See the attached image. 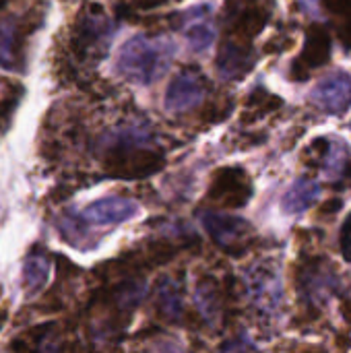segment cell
Masks as SVG:
<instances>
[{
	"mask_svg": "<svg viewBox=\"0 0 351 353\" xmlns=\"http://www.w3.org/2000/svg\"><path fill=\"white\" fill-rule=\"evenodd\" d=\"M319 196H321V186H319L314 180L300 178V180H296V182L288 188V192L283 194L281 207H283L285 213L296 215V213L306 211L312 203H317Z\"/></svg>",
	"mask_w": 351,
	"mask_h": 353,
	"instance_id": "obj_10",
	"label": "cell"
},
{
	"mask_svg": "<svg viewBox=\"0 0 351 353\" xmlns=\"http://www.w3.org/2000/svg\"><path fill=\"white\" fill-rule=\"evenodd\" d=\"M176 56V43L166 37H130L118 54L116 72L137 85H151L161 79Z\"/></svg>",
	"mask_w": 351,
	"mask_h": 353,
	"instance_id": "obj_1",
	"label": "cell"
},
{
	"mask_svg": "<svg viewBox=\"0 0 351 353\" xmlns=\"http://www.w3.org/2000/svg\"><path fill=\"white\" fill-rule=\"evenodd\" d=\"M310 99L327 114H343L351 105V77L348 72H331L317 83Z\"/></svg>",
	"mask_w": 351,
	"mask_h": 353,
	"instance_id": "obj_5",
	"label": "cell"
},
{
	"mask_svg": "<svg viewBox=\"0 0 351 353\" xmlns=\"http://www.w3.org/2000/svg\"><path fill=\"white\" fill-rule=\"evenodd\" d=\"M203 225L207 234L228 252H242L252 238V228L246 223V219L234 215L205 213Z\"/></svg>",
	"mask_w": 351,
	"mask_h": 353,
	"instance_id": "obj_4",
	"label": "cell"
},
{
	"mask_svg": "<svg viewBox=\"0 0 351 353\" xmlns=\"http://www.w3.org/2000/svg\"><path fill=\"white\" fill-rule=\"evenodd\" d=\"M182 29L192 52H207L215 41V27L211 23L209 6H194L182 12Z\"/></svg>",
	"mask_w": 351,
	"mask_h": 353,
	"instance_id": "obj_7",
	"label": "cell"
},
{
	"mask_svg": "<svg viewBox=\"0 0 351 353\" xmlns=\"http://www.w3.org/2000/svg\"><path fill=\"white\" fill-rule=\"evenodd\" d=\"M157 298H159V306L163 308V312L170 319H178L182 312V304H180V290L172 279H161L159 281V290H157Z\"/></svg>",
	"mask_w": 351,
	"mask_h": 353,
	"instance_id": "obj_13",
	"label": "cell"
},
{
	"mask_svg": "<svg viewBox=\"0 0 351 353\" xmlns=\"http://www.w3.org/2000/svg\"><path fill=\"white\" fill-rule=\"evenodd\" d=\"M4 2H6V0H0V8H2V6H4Z\"/></svg>",
	"mask_w": 351,
	"mask_h": 353,
	"instance_id": "obj_16",
	"label": "cell"
},
{
	"mask_svg": "<svg viewBox=\"0 0 351 353\" xmlns=\"http://www.w3.org/2000/svg\"><path fill=\"white\" fill-rule=\"evenodd\" d=\"M114 25L110 23V19L106 17L103 8L99 4H91L79 25L77 31L72 35V48L77 52L79 58L87 60V58H103L110 46V39L114 35Z\"/></svg>",
	"mask_w": 351,
	"mask_h": 353,
	"instance_id": "obj_3",
	"label": "cell"
},
{
	"mask_svg": "<svg viewBox=\"0 0 351 353\" xmlns=\"http://www.w3.org/2000/svg\"><path fill=\"white\" fill-rule=\"evenodd\" d=\"M250 196L244 176L238 170H221L211 186V199L223 203L225 207H242Z\"/></svg>",
	"mask_w": 351,
	"mask_h": 353,
	"instance_id": "obj_9",
	"label": "cell"
},
{
	"mask_svg": "<svg viewBox=\"0 0 351 353\" xmlns=\"http://www.w3.org/2000/svg\"><path fill=\"white\" fill-rule=\"evenodd\" d=\"M248 66H252L250 56L242 48L232 46V43L221 48V52L217 56V70L223 79H236V77L244 74L248 70Z\"/></svg>",
	"mask_w": 351,
	"mask_h": 353,
	"instance_id": "obj_11",
	"label": "cell"
},
{
	"mask_svg": "<svg viewBox=\"0 0 351 353\" xmlns=\"http://www.w3.org/2000/svg\"><path fill=\"white\" fill-rule=\"evenodd\" d=\"M221 353H257L254 352V347L246 341V339H236V341H232V343H228Z\"/></svg>",
	"mask_w": 351,
	"mask_h": 353,
	"instance_id": "obj_15",
	"label": "cell"
},
{
	"mask_svg": "<svg viewBox=\"0 0 351 353\" xmlns=\"http://www.w3.org/2000/svg\"><path fill=\"white\" fill-rule=\"evenodd\" d=\"M50 277V267L48 261L43 256H29L25 267H23V283L27 288V292H37L46 285Z\"/></svg>",
	"mask_w": 351,
	"mask_h": 353,
	"instance_id": "obj_12",
	"label": "cell"
},
{
	"mask_svg": "<svg viewBox=\"0 0 351 353\" xmlns=\"http://www.w3.org/2000/svg\"><path fill=\"white\" fill-rule=\"evenodd\" d=\"M139 211L137 203L130 199H122V196H106L99 199L95 203H91L85 211L83 217L89 223H97V225H116L122 223L126 219H130L134 213Z\"/></svg>",
	"mask_w": 351,
	"mask_h": 353,
	"instance_id": "obj_8",
	"label": "cell"
},
{
	"mask_svg": "<svg viewBox=\"0 0 351 353\" xmlns=\"http://www.w3.org/2000/svg\"><path fill=\"white\" fill-rule=\"evenodd\" d=\"M103 168L110 176L141 180L163 168V155L151 149L137 132H120L106 147Z\"/></svg>",
	"mask_w": 351,
	"mask_h": 353,
	"instance_id": "obj_2",
	"label": "cell"
},
{
	"mask_svg": "<svg viewBox=\"0 0 351 353\" xmlns=\"http://www.w3.org/2000/svg\"><path fill=\"white\" fill-rule=\"evenodd\" d=\"M339 246H341V254L343 259L351 263V213L345 217L341 232H339Z\"/></svg>",
	"mask_w": 351,
	"mask_h": 353,
	"instance_id": "obj_14",
	"label": "cell"
},
{
	"mask_svg": "<svg viewBox=\"0 0 351 353\" xmlns=\"http://www.w3.org/2000/svg\"><path fill=\"white\" fill-rule=\"evenodd\" d=\"M203 95H205V83L199 70L184 68L182 72H178V77L170 83L166 91V110L172 114L186 112L197 103H201Z\"/></svg>",
	"mask_w": 351,
	"mask_h": 353,
	"instance_id": "obj_6",
	"label": "cell"
}]
</instances>
